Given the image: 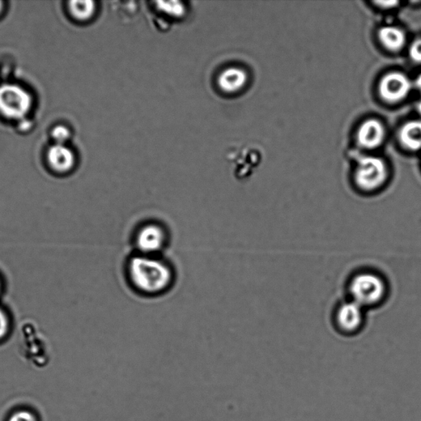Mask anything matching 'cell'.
<instances>
[{"mask_svg": "<svg viewBox=\"0 0 421 421\" xmlns=\"http://www.w3.org/2000/svg\"><path fill=\"white\" fill-rule=\"evenodd\" d=\"M415 85L416 88H418L421 93V74L416 78Z\"/></svg>", "mask_w": 421, "mask_h": 421, "instance_id": "44dd1931", "label": "cell"}, {"mask_svg": "<svg viewBox=\"0 0 421 421\" xmlns=\"http://www.w3.org/2000/svg\"><path fill=\"white\" fill-rule=\"evenodd\" d=\"M409 53L412 61L421 63V39L416 40L412 43Z\"/></svg>", "mask_w": 421, "mask_h": 421, "instance_id": "e0dca14e", "label": "cell"}, {"mask_svg": "<svg viewBox=\"0 0 421 421\" xmlns=\"http://www.w3.org/2000/svg\"><path fill=\"white\" fill-rule=\"evenodd\" d=\"M8 421H36V419L30 412L22 411L12 415Z\"/></svg>", "mask_w": 421, "mask_h": 421, "instance_id": "ac0fdd59", "label": "cell"}, {"mask_svg": "<svg viewBox=\"0 0 421 421\" xmlns=\"http://www.w3.org/2000/svg\"><path fill=\"white\" fill-rule=\"evenodd\" d=\"M10 322L8 314L1 308H0V340L6 337V335L10 331Z\"/></svg>", "mask_w": 421, "mask_h": 421, "instance_id": "2e32d148", "label": "cell"}, {"mask_svg": "<svg viewBox=\"0 0 421 421\" xmlns=\"http://www.w3.org/2000/svg\"><path fill=\"white\" fill-rule=\"evenodd\" d=\"M385 138V129L380 121L368 120L363 123L357 133L360 146L367 149L380 147Z\"/></svg>", "mask_w": 421, "mask_h": 421, "instance_id": "ba28073f", "label": "cell"}, {"mask_svg": "<svg viewBox=\"0 0 421 421\" xmlns=\"http://www.w3.org/2000/svg\"><path fill=\"white\" fill-rule=\"evenodd\" d=\"M69 8L72 16L79 21H88L95 14L96 3L87 0V1H71Z\"/></svg>", "mask_w": 421, "mask_h": 421, "instance_id": "4fadbf2b", "label": "cell"}, {"mask_svg": "<svg viewBox=\"0 0 421 421\" xmlns=\"http://www.w3.org/2000/svg\"><path fill=\"white\" fill-rule=\"evenodd\" d=\"M33 99L29 92L18 84L0 85V114L10 120L23 121L31 110Z\"/></svg>", "mask_w": 421, "mask_h": 421, "instance_id": "277c9868", "label": "cell"}, {"mask_svg": "<svg viewBox=\"0 0 421 421\" xmlns=\"http://www.w3.org/2000/svg\"><path fill=\"white\" fill-rule=\"evenodd\" d=\"M398 3V2L397 1H380V2H376L377 6H380V7L382 8H393L395 6H397V4Z\"/></svg>", "mask_w": 421, "mask_h": 421, "instance_id": "d6986e66", "label": "cell"}, {"mask_svg": "<svg viewBox=\"0 0 421 421\" xmlns=\"http://www.w3.org/2000/svg\"><path fill=\"white\" fill-rule=\"evenodd\" d=\"M389 178V170L380 157L364 156L359 160L354 173L356 189L364 194L380 191Z\"/></svg>", "mask_w": 421, "mask_h": 421, "instance_id": "3957f363", "label": "cell"}, {"mask_svg": "<svg viewBox=\"0 0 421 421\" xmlns=\"http://www.w3.org/2000/svg\"><path fill=\"white\" fill-rule=\"evenodd\" d=\"M248 82V74L239 67H229L220 73L218 84L220 91L227 94L240 92Z\"/></svg>", "mask_w": 421, "mask_h": 421, "instance_id": "9c48e42d", "label": "cell"}, {"mask_svg": "<svg viewBox=\"0 0 421 421\" xmlns=\"http://www.w3.org/2000/svg\"><path fill=\"white\" fill-rule=\"evenodd\" d=\"M367 309L347 298L339 303L334 310V325L343 334L359 333L367 322Z\"/></svg>", "mask_w": 421, "mask_h": 421, "instance_id": "8992f818", "label": "cell"}, {"mask_svg": "<svg viewBox=\"0 0 421 421\" xmlns=\"http://www.w3.org/2000/svg\"><path fill=\"white\" fill-rule=\"evenodd\" d=\"M126 271L134 290L147 296L167 292L172 288L174 279L172 265L161 255L134 254L127 261Z\"/></svg>", "mask_w": 421, "mask_h": 421, "instance_id": "6da1fadb", "label": "cell"}, {"mask_svg": "<svg viewBox=\"0 0 421 421\" xmlns=\"http://www.w3.org/2000/svg\"><path fill=\"white\" fill-rule=\"evenodd\" d=\"M32 124L28 121L23 120L22 124H21V129L22 130H28V127H31Z\"/></svg>", "mask_w": 421, "mask_h": 421, "instance_id": "ffe728a7", "label": "cell"}, {"mask_svg": "<svg viewBox=\"0 0 421 421\" xmlns=\"http://www.w3.org/2000/svg\"><path fill=\"white\" fill-rule=\"evenodd\" d=\"M167 229L157 223H144L136 231L134 237L135 254L161 255L168 244Z\"/></svg>", "mask_w": 421, "mask_h": 421, "instance_id": "5b68a950", "label": "cell"}, {"mask_svg": "<svg viewBox=\"0 0 421 421\" xmlns=\"http://www.w3.org/2000/svg\"><path fill=\"white\" fill-rule=\"evenodd\" d=\"M3 2L0 1V12H1L3 10Z\"/></svg>", "mask_w": 421, "mask_h": 421, "instance_id": "603a6c76", "label": "cell"}, {"mask_svg": "<svg viewBox=\"0 0 421 421\" xmlns=\"http://www.w3.org/2000/svg\"><path fill=\"white\" fill-rule=\"evenodd\" d=\"M400 141L404 147L411 151L421 149V121L406 123L399 133Z\"/></svg>", "mask_w": 421, "mask_h": 421, "instance_id": "8fae6325", "label": "cell"}, {"mask_svg": "<svg viewBox=\"0 0 421 421\" xmlns=\"http://www.w3.org/2000/svg\"><path fill=\"white\" fill-rule=\"evenodd\" d=\"M412 84L408 76L400 72H393L382 78L378 91L382 99L390 103H396L409 94Z\"/></svg>", "mask_w": 421, "mask_h": 421, "instance_id": "52a82bcc", "label": "cell"}, {"mask_svg": "<svg viewBox=\"0 0 421 421\" xmlns=\"http://www.w3.org/2000/svg\"><path fill=\"white\" fill-rule=\"evenodd\" d=\"M48 163L54 172L66 173L74 168L75 156L73 151L63 144H57L50 147L48 151Z\"/></svg>", "mask_w": 421, "mask_h": 421, "instance_id": "30bf717a", "label": "cell"}, {"mask_svg": "<svg viewBox=\"0 0 421 421\" xmlns=\"http://www.w3.org/2000/svg\"><path fill=\"white\" fill-rule=\"evenodd\" d=\"M418 112L421 114V101H419V103L418 104Z\"/></svg>", "mask_w": 421, "mask_h": 421, "instance_id": "7402d4cb", "label": "cell"}, {"mask_svg": "<svg viewBox=\"0 0 421 421\" xmlns=\"http://www.w3.org/2000/svg\"><path fill=\"white\" fill-rule=\"evenodd\" d=\"M378 38L384 48L390 51H399L406 43V35L396 27H384L378 31Z\"/></svg>", "mask_w": 421, "mask_h": 421, "instance_id": "7c38bea8", "label": "cell"}, {"mask_svg": "<svg viewBox=\"0 0 421 421\" xmlns=\"http://www.w3.org/2000/svg\"><path fill=\"white\" fill-rule=\"evenodd\" d=\"M157 8L165 14L172 17V18L181 19L185 14V8L181 2H156Z\"/></svg>", "mask_w": 421, "mask_h": 421, "instance_id": "5bb4252c", "label": "cell"}, {"mask_svg": "<svg viewBox=\"0 0 421 421\" xmlns=\"http://www.w3.org/2000/svg\"><path fill=\"white\" fill-rule=\"evenodd\" d=\"M51 135H52V138L57 144L65 145V143L70 138V131L65 125H58L54 127L52 132H51Z\"/></svg>", "mask_w": 421, "mask_h": 421, "instance_id": "9a60e30c", "label": "cell"}, {"mask_svg": "<svg viewBox=\"0 0 421 421\" xmlns=\"http://www.w3.org/2000/svg\"><path fill=\"white\" fill-rule=\"evenodd\" d=\"M348 299L364 309L378 307L388 299L389 284L385 276L376 270L356 271L347 283Z\"/></svg>", "mask_w": 421, "mask_h": 421, "instance_id": "7a4b0ae2", "label": "cell"}, {"mask_svg": "<svg viewBox=\"0 0 421 421\" xmlns=\"http://www.w3.org/2000/svg\"><path fill=\"white\" fill-rule=\"evenodd\" d=\"M2 291V282L1 280H0V293H1Z\"/></svg>", "mask_w": 421, "mask_h": 421, "instance_id": "cb8c5ba5", "label": "cell"}]
</instances>
